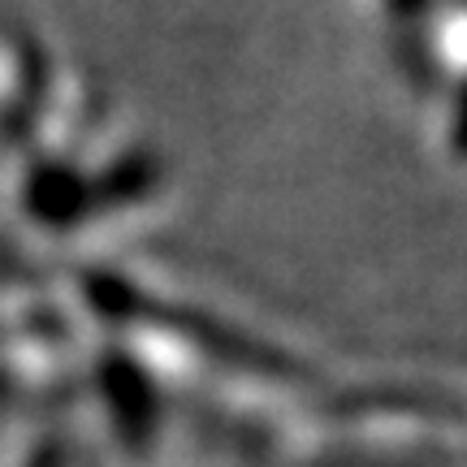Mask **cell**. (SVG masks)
<instances>
[{
    "label": "cell",
    "mask_w": 467,
    "mask_h": 467,
    "mask_svg": "<svg viewBox=\"0 0 467 467\" xmlns=\"http://www.w3.org/2000/svg\"><path fill=\"white\" fill-rule=\"evenodd\" d=\"M26 467H66V446H61V441H44Z\"/></svg>",
    "instance_id": "6"
},
{
    "label": "cell",
    "mask_w": 467,
    "mask_h": 467,
    "mask_svg": "<svg viewBox=\"0 0 467 467\" xmlns=\"http://www.w3.org/2000/svg\"><path fill=\"white\" fill-rule=\"evenodd\" d=\"M139 320H161L165 329L191 337V347H200L203 355H213L217 364H230L238 372H255V377H299V364L285 359L282 350L265 347L255 337L238 334L221 320L203 317V312H191V307H161V303H139Z\"/></svg>",
    "instance_id": "1"
},
{
    "label": "cell",
    "mask_w": 467,
    "mask_h": 467,
    "mask_svg": "<svg viewBox=\"0 0 467 467\" xmlns=\"http://www.w3.org/2000/svg\"><path fill=\"white\" fill-rule=\"evenodd\" d=\"M100 389L117 437L130 446V454H143L156 437V389H151L148 372L134 364L130 355L109 350L100 364Z\"/></svg>",
    "instance_id": "2"
},
{
    "label": "cell",
    "mask_w": 467,
    "mask_h": 467,
    "mask_svg": "<svg viewBox=\"0 0 467 467\" xmlns=\"http://www.w3.org/2000/svg\"><path fill=\"white\" fill-rule=\"evenodd\" d=\"M451 143H454V151H459V156H467V91H463V100H459V109H454Z\"/></svg>",
    "instance_id": "7"
},
{
    "label": "cell",
    "mask_w": 467,
    "mask_h": 467,
    "mask_svg": "<svg viewBox=\"0 0 467 467\" xmlns=\"http://www.w3.org/2000/svg\"><path fill=\"white\" fill-rule=\"evenodd\" d=\"M26 208L35 221L66 230L96 213V191H91V178H83L78 169L61 165V161H44V165H35L31 182H26Z\"/></svg>",
    "instance_id": "3"
},
{
    "label": "cell",
    "mask_w": 467,
    "mask_h": 467,
    "mask_svg": "<svg viewBox=\"0 0 467 467\" xmlns=\"http://www.w3.org/2000/svg\"><path fill=\"white\" fill-rule=\"evenodd\" d=\"M156 178H161V165L151 156H143V151H134V156L117 161L109 173H100L91 182L96 208H121V203H130V200H143L151 186H156Z\"/></svg>",
    "instance_id": "4"
},
{
    "label": "cell",
    "mask_w": 467,
    "mask_h": 467,
    "mask_svg": "<svg viewBox=\"0 0 467 467\" xmlns=\"http://www.w3.org/2000/svg\"><path fill=\"white\" fill-rule=\"evenodd\" d=\"M83 295L91 303H96V312H100L104 320H117V325H130V320H139V303H143V295L134 290L126 277H113V273H87L83 277Z\"/></svg>",
    "instance_id": "5"
}]
</instances>
